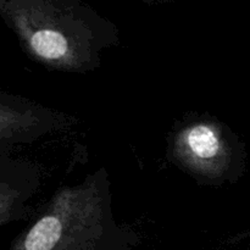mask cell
<instances>
[{"label": "cell", "instance_id": "3957f363", "mask_svg": "<svg viewBox=\"0 0 250 250\" xmlns=\"http://www.w3.org/2000/svg\"><path fill=\"white\" fill-rule=\"evenodd\" d=\"M188 144L200 158H210L215 155L219 149V142L216 137L205 126H198L189 132Z\"/></svg>", "mask_w": 250, "mask_h": 250}, {"label": "cell", "instance_id": "6da1fadb", "mask_svg": "<svg viewBox=\"0 0 250 250\" xmlns=\"http://www.w3.org/2000/svg\"><path fill=\"white\" fill-rule=\"evenodd\" d=\"M61 224L56 217L42 219L26 238V250H50L60 238Z\"/></svg>", "mask_w": 250, "mask_h": 250}, {"label": "cell", "instance_id": "7a4b0ae2", "mask_svg": "<svg viewBox=\"0 0 250 250\" xmlns=\"http://www.w3.org/2000/svg\"><path fill=\"white\" fill-rule=\"evenodd\" d=\"M32 48L39 54L48 59L61 58L67 50V42L55 31H39L32 37Z\"/></svg>", "mask_w": 250, "mask_h": 250}]
</instances>
